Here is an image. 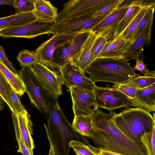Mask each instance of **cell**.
Wrapping results in <instances>:
<instances>
[{
  "label": "cell",
  "instance_id": "obj_11",
  "mask_svg": "<svg viewBox=\"0 0 155 155\" xmlns=\"http://www.w3.org/2000/svg\"><path fill=\"white\" fill-rule=\"evenodd\" d=\"M64 84L68 88L76 87L94 91L96 85L85 75V73L72 61H70L59 68Z\"/></svg>",
  "mask_w": 155,
  "mask_h": 155
},
{
  "label": "cell",
  "instance_id": "obj_15",
  "mask_svg": "<svg viewBox=\"0 0 155 155\" xmlns=\"http://www.w3.org/2000/svg\"><path fill=\"white\" fill-rule=\"evenodd\" d=\"M153 19L151 20L139 35L135 38L130 47L126 56L129 61L137 59L143 60L145 57L143 51L144 46L151 44V31Z\"/></svg>",
  "mask_w": 155,
  "mask_h": 155
},
{
  "label": "cell",
  "instance_id": "obj_21",
  "mask_svg": "<svg viewBox=\"0 0 155 155\" xmlns=\"http://www.w3.org/2000/svg\"><path fill=\"white\" fill-rule=\"evenodd\" d=\"M37 19L33 12L14 14L0 18V28L4 29L21 26Z\"/></svg>",
  "mask_w": 155,
  "mask_h": 155
},
{
  "label": "cell",
  "instance_id": "obj_43",
  "mask_svg": "<svg viewBox=\"0 0 155 155\" xmlns=\"http://www.w3.org/2000/svg\"><path fill=\"white\" fill-rule=\"evenodd\" d=\"M14 0H0V5H8L13 6Z\"/></svg>",
  "mask_w": 155,
  "mask_h": 155
},
{
  "label": "cell",
  "instance_id": "obj_2",
  "mask_svg": "<svg viewBox=\"0 0 155 155\" xmlns=\"http://www.w3.org/2000/svg\"><path fill=\"white\" fill-rule=\"evenodd\" d=\"M48 107L47 125L44 124L46 130L52 142L56 155H69V143L78 140L89 143V141L75 131L64 115L57 100L45 91Z\"/></svg>",
  "mask_w": 155,
  "mask_h": 155
},
{
  "label": "cell",
  "instance_id": "obj_14",
  "mask_svg": "<svg viewBox=\"0 0 155 155\" xmlns=\"http://www.w3.org/2000/svg\"><path fill=\"white\" fill-rule=\"evenodd\" d=\"M128 8L120 5L116 10L94 27L92 31L95 33L96 37H103L107 42L114 40L116 29Z\"/></svg>",
  "mask_w": 155,
  "mask_h": 155
},
{
  "label": "cell",
  "instance_id": "obj_13",
  "mask_svg": "<svg viewBox=\"0 0 155 155\" xmlns=\"http://www.w3.org/2000/svg\"><path fill=\"white\" fill-rule=\"evenodd\" d=\"M82 32L71 34L53 35L42 43L36 50L38 53L39 62L47 66L54 67L52 64L54 51L58 48L71 41L77 35Z\"/></svg>",
  "mask_w": 155,
  "mask_h": 155
},
{
  "label": "cell",
  "instance_id": "obj_3",
  "mask_svg": "<svg viewBox=\"0 0 155 155\" xmlns=\"http://www.w3.org/2000/svg\"><path fill=\"white\" fill-rule=\"evenodd\" d=\"M128 61L126 58H97L84 72L95 84L102 81L125 84L139 76Z\"/></svg>",
  "mask_w": 155,
  "mask_h": 155
},
{
  "label": "cell",
  "instance_id": "obj_44",
  "mask_svg": "<svg viewBox=\"0 0 155 155\" xmlns=\"http://www.w3.org/2000/svg\"><path fill=\"white\" fill-rule=\"evenodd\" d=\"M5 102L0 96V111L2 110L5 107Z\"/></svg>",
  "mask_w": 155,
  "mask_h": 155
},
{
  "label": "cell",
  "instance_id": "obj_10",
  "mask_svg": "<svg viewBox=\"0 0 155 155\" xmlns=\"http://www.w3.org/2000/svg\"><path fill=\"white\" fill-rule=\"evenodd\" d=\"M69 89L72 101L74 117L91 115L97 108L94 91L76 87Z\"/></svg>",
  "mask_w": 155,
  "mask_h": 155
},
{
  "label": "cell",
  "instance_id": "obj_32",
  "mask_svg": "<svg viewBox=\"0 0 155 155\" xmlns=\"http://www.w3.org/2000/svg\"><path fill=\"white\" fill-rule=\"evenodd\" d=\"M5 80V78L0 71V96L8 106L12 113L17 115V113L7 90Z\"/></svg>",
  "mask_w": 155,
  "mask_h": 155
},
{
  "label": "cell",
  "instance_id": "obj_33",
  "mask_svg": "<svg viewBox=\"0 0 155 155\" xmlns=\"http://www.w3.org/2000/svg\"><path fill=\"white\" fill-rule=\"evenodd\" d=\"M15 14L33 12L35 9L34 0H14Z\"/></svg>",
  "mask_w": 155,
  "mask_h": 155
},
{
  "label": "cell",
  "instance_id": "obj_41",
  "mask_svg": "<svg viewBox=\"0 0 155 155\" xmlns=\"http://www.w3.org/2000/svg\"><path fill=\"white\" fill-rule=\"evenodd\" d=\"M90 147L93 153L96 155H121L108 151L102 150L90 145Z\"/></svg>",
  "mask_w": 155,
  "mask_h": 155
},
{
  "label": "cell",
  "instance_id": "obj_28",
  "mask_svg": "<svg viewBox=\"0 0 155 155\" xmlns=\"http://www.w3.org/2000/svg\"><path fill=\"white\" fill-rule=\"evenodd\" d=\"M17 115L12 113V116L14 126L15 134L19 148L17 152L21 153L22 155H30L29 151L21 137Z\"/></svg>",
  "mask_w": 155,
  "mask_h": 155
},
{
  "label": "cell",
  "instance_id": "obj_17",
  "mask_svg": "<svg viewBox=\"0 0 155 155\" xmlns=\"http://www.w3.org/2000/svg\"><path fill=\"white\" fill-rule=\"evenodd\" d=\"M131 106L149 112L155 111V83L144 88L137 89L135 98L131 100Z\"/></svg>",
  "mask_w": 155,
  "mask_h": 155
},
{
  "label": "cell",
  "instance_id": "obj_1",
  "mask_svg": "<svg viewBox=\"0 0 155 155\" xmlns=\"http://www.w3.org/2000/svg\"><path fill=\"white\" fill-rule=\"evenodd\" d=\"M116 114L106 113L97 108L92 114L93 130L90 138L96 147L121 155H148L143 144L133 141L118 127Z\"/></svg>",
  "mask_w": 155,
  "mask_h": 155
},
{
  "label": "cell",
  "instance_id": "obj_26",
  "mask_svg": "<svg viewBox=\"0 0 155 155\" xmlns=\"http://www.w3.org/2000/svg\"><path fill=\"white\" fill-rule=\"evenodd\" d=\"M16 58L19 62L21 66L29 67L38 62L39 59L37 51L23 50L18 52Z\"/></svg>",
  "mask_w": 155,
  "mask_h": 155
},
{
  "label": "cell",
  "instance_id": "obj_23",
  "mask_svg": "<svg viewBox=\"0 0 155 155\" xmlns=\"http://www.w3.org/2000/svg\"><path fill=\"white\" fill-rule=\"evenodd\" d=\"M71 126L73 129L79 134L90 138L93 130L92 114L74 117Z\"/></svg>",
  "mask_w": 155,
  "mask_h": 155
},
{
  "label": "cell",
  "instance_id": "obj_38",
  "mask_svg": "<svg viewBox=\"0 0 155 155\" xmlns=\"http://www.w3.org/2000/svg\"><path fill=\"white\" fill-rule=\"evenodd\" d=\"M113 88L119 90L131 100L135 98L137 89L128 84H114L112 86Z\"/></svg>",
  "mask_w": 155,
  "mask_h": 155
},
{
  "label": "cell",
  "instance_id": "obj_45",
  "mask_svg": "<svg viewBox=\"0 0 155 155\" xmlns=\"http://www.w3.org/2000/svg\"><path fill=\"white\" fill-rule=\"evenodd\" d=\"M4 29L2 28H0V31H1L2 30H3Z\"/></svg>",
  "mask_w": 155,
  "mask_h": 155
},
{
  "label": "cell",
  "instance_id": "obj_22",
  "mask_svg": "<svg viewBox=\"0 0 155 155\" xmlns=\"http://www.w3.org/2000/svg\"><path fill=\"white\" fill-rule=\"evenodd\" d=\"M0 71L15 91L20 96L24 95L25 87L20 76L13 73L0 61Z\"/></svg>",
  "mask_w": 155,
  "mask_h": 155
},
{
  "label": "cell",
  "instance_id": "obj_37",
  "mask_svg": "<svg viewBox=\"0 0 155 155\" xmlns=\"http://www.w3.org/2000/svg\"><path fill=\"white\" fill-rule=\"evenodd\" d=\"M124 2L128 7L130 5H134L141 8H155V1L153 0H124Z\"/></svg>",
  "mask_w": 155,
  "mask_h": 155
},
{
  "label": "cell",
  "instance_id": "obj_18",
  "mask_svg": "<svg viewBox=\"0 0 155 155\" xmlns=\"http://www.w3.org/2000/svg\"><path fill=\"white\" fill-rule=\"evenodd\" d=\"M96 38L95 33L91 31L72 58L73 62L84 71L89 65L92 47Z\"/></svg>",
  "mask_w": 155,
  "mask_h": 155
},
{
  "label": "cell",
  "instance_id": "obj_6",
  "mask_svg": "<svg viewBox=\"0 0 155 155\" xmlns=\"http://www.w3.org/2000/svg\"><path fill=\"white\" fill-rule=\"evenodd\" d=\"M29 67L45 91L57 98L63 94L61 87L64 83L59 68L39 62Z\"/></svg>",
  "mask_w": 155,
  "mask_h": 155
},
{
  "label": "cell",
  "instance_id": "obj_30",
  "mask_svg": "<svg viewBox=\"0 0 155 155\" xmlns=\"http://www.w3.org/2000/svg\"><path fill=\"white\" fill-rule=\"evenodd\" d=\"M5 81L7 90L17 114H25L27 111L21 103V96L15 91L5 78Z\"/></svg>",
  "mask_w": 155,
  "mask_h": 155
},
{
  "label": "cell",
  "instance_id": "obj_39",
  "mask_svg": "<svg viewBox=\"0 0 155 155\" xmlns=\"http://www.w3.org/2000/svg\"><path fill=\"white\" fill-rule=\"evenodd\" d=\"M143 60L137 59L135 61L136 63L133 68L135 70H137L143 75L147 76H155V71H149L147 67V65L144 63Z\"/></svg>",
  "mask_w": 155,
  "mask_h": 155
},
{
  "label": "cell",
  "instance_id": "obj_8",
  "mask_svg": "<svg viewBox=\"0 0 155 155\" xmlns=\"http://www.w3.org/2000/svg\"><path fill=\"white\" fill-rule=\"evenodd\" d=\"M94 91L97 108L104 109L111 112L116 109L132 106L130 99L108 85L104 87L95 85Z\"/></svg>",
  "mask_w": 155,
  "mask_h": 155
},
{
  "label": "cell",
  "instance_id": "obj_24",
  "mask_svg": "<svg viewBox=\"0 0 155 155\" xmlns=\"http://www.w3.org/2000/svg\"><path fill=\"white\" fill-rule=\"evenodd\" d=\"M149 9L141 8L129 24L118 36H120L126 40L133 42L140 22Z\"/></svg>",
  "mask_w": 155,
  "mask_h": 155
},
{
  "label": "cell",
  "instance_id": "obj_34",
  "mask_svg": "<svg viewBox=\"0 0 155 155\" xmlns=\"http://www.w3.org/2000/svg\"><path fill=\"white\" fill-rule=\"evenodd\" d=\"M107 42L106 39L103 37L96 38L92 47L89 65L97 58Z\"/></svg>",
  "mask_w": 155,
  "mask_h": 155
},
{
  "label": "cell",
  "instance_id": "obj_19",
  "mask_svg": "<svg viewBox=\"0 0 155 155\" xmlns=\"http://www.w3.org/2000/svg\"><path fill=\"white\" fill-rule=\"evenodd\" d=\"M17 117L21 137L29 151L30 155H34L33 150L35 146L31 137L33 134L32 123L30 115L27 112L22 114H17Z\"/></svg>",
  "mask_w": 155,
  "mask_h": 155
},
{
  "label": "cell",
  "instance_id": "obj_31",
  "mask_svg": "<svg viewBox=\"0 0 155 155\" xmlns=\"http://www.w3.org/2000/svg\"><path fill=\"white\" fill-rule=\"evenodd\" d=\"M155 83V76H139L127 84L137 89L146 87Z\"/></svg>",
  "mask_w": 155,
  "mask_h": 155
},
{
  "label": "cell",
  "instance_id": "obj_9",
  "mask_svg": "<svg viewBox=\"0 0 155 155\" xmlns=\"http://www.w3.org/2000/svg\"><path fill=\"white\" fill-rule=\"evenodd\" d=\"M54 21H48L39 19L27 24L8 28L0 31V36L6 38L21 37L31 38L44 34H51Z\"/></svg>",
  "mask_w": 155,
  "mask_h": 155
},
{
  "label": "cell",
  "instance_id": "obj_12",
  "mask_svg": "<svg viewBox=\"0 0 155 155\" xmlns=\"http://www.w3.org/2000/svg\"><path fill=\"white\" fill-rule=\"evenodd\" d=\"M91 31H86L79 34L71 41L56 49L53 56V66L59 68L72 61Z\"/></svg>",
  "mask_w": 155,
  "mask_h": 155
},
{
  "label": "cell",
  "instance_id": "obj_29",
  "mask_svg": "<svg viewBox=\"0 0 155 155\" xmlns=\"http://www.w3.org/2000/svg\"><path fill=\"white\" fill-rule=\"evenodd\" d=\"M76 155H96L92 151L90 144L78 140H72L69 143Z\"/></svg>",
  "mask_w": 155,
  "mask_h": 155
},
{
  "label": "cell",
  "instance_id": "obj_16",
  "mask_svg": "<svg viewBox=\"0 0 155 155\" xmlns=\"http://www.w3.org/2000/svg\"><path fill=\"white\" fill-rule=\"evenodd\" d=\"M133 42L118 36L112 41L107 42L97 58H126Z\"/></svg>",
  "mask_w": 155,
  "mask_h": 155
},
{
  "label": "cell",
  "instance_id": "obj_20",
  "mask_svg": "<svg viewBox=\"0 0 155 155\" xmlns=\"http://www.w3.org/2000/svg\"><path fill=\"white\" fill-rule=\"evenodd\" d=\"M35 9L33 12L37 19L54 21L58 16V8L48 0H34Z\"/></svg>",
  "mask_w": 155,
  "mask_h": 155
},
{
  "label": "cell",
  "instance_id": "obj_7",
  "mask_svg": "<svg viewBox=\"0 0 155 155\" xmlns=\"http://www.w3.org/2000/svg\"><path fill=\"white\" fill-rule=\"evenodd\" d=\"M19 75L31 103L40 113L48 114V110L44 90L30 67H22Z\"/></svg>",
  "mask_w": 155,
  "mask_h": 155
},
{
  "label": "cell",
  "instance_id": "obj_36",
  "mask_svg": "<svg viewBox=\"0 0 155 155\" xmlns=\"http://www.w3.org/2000/svg\"><path fill=\"white\" fill-rule=\"evenodd\" d=\"M154 9L155 8H150L145 13L140 22L134 39L139 35L150 21L153 19Z\"/></svg>",
  "mask_w": 155,
  "mask_h": 155
},
{
  "label": "cell",
  "instance_id": "obj_40",
  "mask_svg": "<svg viewBox=\"0 0 155 155\" xmlns=\"http://www.w3.org/2000/svg\"><path fill=\"white\" fill-rule=\"evenodd\" d=\"M0 61L11 71L17 75L20 76V71L18 70L6 55L5 49L0 45Z\"/></svg>",
  "mask_w": 155,
  "mask_h": 155
},
{
  "label": "cell",
  "instance_id": "obj_27",
  "mask_svg": "<svg viewBox=\"0 0 155 155\" xmlns=\"http://www.w3.org/2000/svg\"><path fill=\"white\" fill-rule=\"evenodd\" d=\"M140 141L144 145L148 155H155V126L150 131L140 136Z\"/></svg>",
  "mask_w": 155,
  "mask_h": 155
},
{
  "label": "cell",
  "instance_id": "obj_4",
  "mask_svg": "<svg viewBox=\"0 0 155 155\" xmlns=\"http://www.w3.org/2000/svg\"><path fill=\"white\" fill-rule=\"evenodd\" d=\"M116 125L129 139L140 144L141 134L151 130L155 126L153 117L147 111L139 108H126L114 116Z\"/></svg>",
  "mask_w": 155,
  "mask_h": 155
},
{
  "label": "cell",
  "instance_id": "obj_35",
  "mask_svg": "<svg viewBox=\"0 0 155 155\" xmlns=\"http://www.w3.org/2000/svg\"><path fill=\"white\" fill-rule=\"evenodd\" d=\"M124 0H113L97 11L92 17H98L111 13L118 8Z\"/></svg>",
  "mask_w": 155,
  "mask_h": 155
},
{
  "label": "cell",
  "instance_id": "obj_5",
  "mask_svg": "<svg viewBox=\"0 0 155 155\" xmlns=\"http://www.w3.org/2000/svg\"><path fill=\"white\" fill-rule=\"evenodd\" d=\"M113 0H70L63 5L54 20V25H68L73 28L82 25L86 19Z\"/></svg>",
  "mask_w": 155,
  "mask_h": 155
},
{
  "label": "cell",
  "instance_id": "obj_25",
  "mask_svg": "<svg viewBox=\"0 0 155 155\" xmlns=\"http://www.w3.org/2000/svg\"><path fill=\"white\" fill-rule=\"evenodd\" d=\"M141 8L136 6H129L125 14L116 29L114 34L115 38L118 36L125 30Z\"/></svg>",
  "mask_w": 155,
  "mask_h": 155
},
{
  "label": "cell",
  "instance_id": "obj_42",
  "mask_svg": "<svg viewBox=\"0 0 155 155\" xmlns=\"http://www.w3.org/2000/svg\"><path fill=\"white\" fill-rule=\"evenodd\" d=\"M50 145V149L48 155H56L55 152L54 151V147L52 143V142L48 134L46 133Z\"/></svg>",
  "mask_w": 155,
  "mask_h": 155
}]
</instances>
